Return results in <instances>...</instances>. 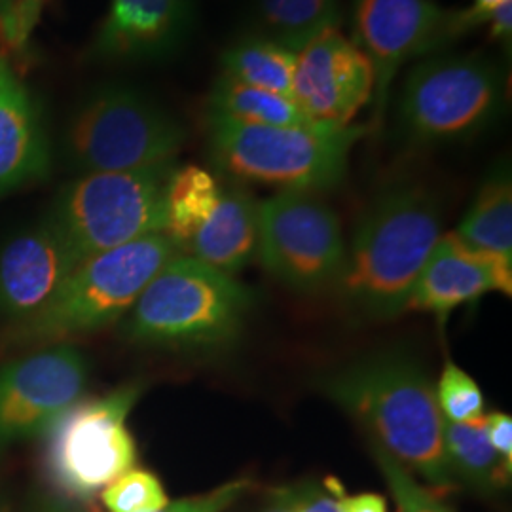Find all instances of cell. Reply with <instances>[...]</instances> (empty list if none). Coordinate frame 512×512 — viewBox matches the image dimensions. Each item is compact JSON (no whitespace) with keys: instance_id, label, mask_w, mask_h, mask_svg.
<instances>
[{"instance_id":"obj_14","label":"cell","mask_w":512,"mask_h":512,"mask_svg":"<svg viewBox=\"0 0 512 512\" xmlns=\"http://www.w3.org/2000/svg\"><path fill=\"white\" fill-rule=\"evenodd\" d=\"M80 260L46 219L0 247V321H23L42 310Z\"/></svg>"},{"instance_id":"obj_8","label":"cell","mask_w":512,"mask_h":512,"mask_svg":"<svg viewBox=\"0 0 512 512\" xmlns=\"http://www.w3.org/2000/svg\"><path fill=\"white\" fill-rule=\"evenodd\" d=\"M173 171L175 162L80 175L57 194L46 217L80 262L160 234L165 230V192Z\"/></svg>"},{"instance_id":"obj_26","label":"cell","mask_w":512,"mask_h":512,"mask_svg":"<svg viewBox=\"0 0 512 512\" xmlns=\"http://www.w3.org/2000/svg\"><path fill=\"white\" fill-rule=\"evenodd\" d=\"M372 452L376 463L395 497L401 512H454L435 490H427L418 484L401 461L393 458L378 442L372 440Z\"/></svg>"},{"instance_id":"obj_25","label":"cell","mask_w":512,"mask_h":512,"mask_svg":"<svg viewBox=\"0 0 512 512\" xmlns=\"http://www.w3.org/2000/svg\"><path fill=\"white\" fill-rule=\"evenodd\" d=\"M110 512H156L169 503L162 482L143 469H131L118 476L101 492Z\"/></svg>"},{"instance_id":"obj_36","label":"cell","mask_w":512,"mask_h":512,"mask_svg":"<svg viewBox=\"0 0 512 512\" xmlns=\"http://www.w3.org/2000/svg\"><path fill=\"white\" fill-rule=\"evenodd\" d=\"M0 512H8V509H6L2 503H0Z\"/></svg>"},{"instance_id":"obj_16","label":"cell","mask_w":512,"mask_h":512,"mask_svg":"<svg viewBox=\"0 0 512 512\" xmlns=\"http://www.w3.org/2000/svg\"><path fill=\"white\" fill-rule=\"evenodd\" d=\"M52 150L37 103L0 50V194L42 181Z\"/></svg>"},{"instance_id":"obj_29","label":"cell","mask_w":512,"mask_h":512,"mask_svg":"<svg viewBox=\"0 0 512 512\" xmlns=\"http://www.w3.org/2000/svg\"><path fill=\"white\" fill-rule=\"evenodd\" d=\"M505 2H511V0H473L471 6L467 8H461L458 12H448L446 25H444L446 44L471 31H476L482 25H488L492 14Z\"/></svg>"},{"instance_id":"obj_19","label":"cell","mask_w":512,"mask_h":512,"mask_svg":"<svg viewBox=\"0 0 512 512\" xmlns=\"http://www.w3.org/2000/svg\"><path fill=\"white\" fill-rule=\"evenodd\" d=\"M456 236L469 247L512 258V181L509 165L495 167L459 222Z\"/></svg>"},{"instance_id":"obj_20","label":"cell","mask_w":512,"mask_h":512,"mask_svg":"<svg viewBox=\"0 0 512 512\" xmlns=\"http://www.w3.org/2000/svg\"><path fill=\"white\" fill-rule=\"evenodd\" d=\"M217 179L198 165L175 167L165 192V236L186 251L220 200Z\"/></svg>"},{"instance_id":"obj_11","label":"cell","mask_w":512,"mask_h":512,"mask_svg":"<svg viewBox=\"0 0 512 512\" xmlns=\"http://www.w3.org/2000/svg\"><path fill=\"white\" fill-rule=\"evenodd\" d=\"M90 363L63 342L38 348L0 366V452L42 437L86 391Z\"/></svg>"},{"instance_id":"obj_34","label":"cell","mask_w":512,"mask_h":512,"mask_svg":"<svg viewBox=\"0 0 512 512\" xmlns=\"http://www.w3.org/2000/svg\"><path fill=\"white\" fill-rule=\"evenodd\" d=\"M490 27V37L492 40L501 42L503 46L511 48L512 42V0L499 6L488 21Z\"/></svg>"},{"instance_id":"obj_3","label":"cell","mask_w":512,"mask_h":512,"mask_svg":"<svg viewBox=\"0 0 512 512\" xmlns=\"http://www.w3.org/2000/svg\"><path fill=\"white\" fill-rule=\"evenodd\" d=\"M181 255L164 232L82 260L54 298L4 334L14 348H46L103 329L126 315L152 277Z\"/></svg>"},{"instance_id":"obj_32","label":"cell","mask_w":512,"mask_h":512,"mask_svg":"<svg viewBox=\"0 0 512 512\" xmlns=\"http://www.w3.org/2000/svg\"><path fill=\"white\" fill-rule=\"evenodd\" d=\"M285 495L283 507H289L298 512H340L338 509V499H332L329 495L319 494L315 490H306V492H279Z\"/></svg>"},{"instance_id":"obj_31","label":"cell","mask_w":512,"mask_h":512,"mask_svg":"<svg viewBox=\"0 0 512 512\" xmlns=\"http://www.w3.org/2000/svg\"><path fill=\"white\" fill-rule=\"evenodd\" d=\"M486 435L495 452L512 463V418L505 412H494L484 416Z\"/></svg>"},{"instance_id":"obj_17","label":"cell","mask_w":512,"mask_h":512,"mask_svg":"<svg viewBox=\"0 0 512 512\" xmlns=\"http://www.w3.org/2000/svg\"><path fill=\"white\" fill-rule=\"evenodd\" d=\"M190 27L186 0H112L93 44L103 59H158L181 46Z\"/></svg>"},{"instance_id":"obj_15","label":"cell","mask_w":512,"mask_h":512,"mask_svg":"<svg viewBox=\"0 0 512 512\" xmlns=\"http://www.w3.org/2000/svg\"><path fill=\"white\" fill-rule=\"evenodd\" d=\"M495 291L511 296L512 258L473 249L448 232L427 258L406 311L435 313L442 323L458 306Z\"/></svg>"},{"instance_id":"obj_33","label":"cell","mask_w":512,"mask_h":512,"mask_svg":"<svg viewBox=\"0 0 512 512\" xmlns=\"http://www.w3.org/2000/svg\"><path fill=\"white\" fill-rule=\"evenodd\" d=\"M340 512H387L384 497L378 494L348 495L340 494L338 499Z\"/></svg>"},{"instance_id":"obj_7","label":"cell","mask_w":512,"mask_h":512,"mask_svg":"<svg viewBox=\"0 0 512 512\" xmlns=\"http://www.w3.org/2000/svg\"><path fill=\"white\" fill-rule=\"evenodd\" d=\"M505 103V71L488 55L429 57L404 78L395 105L397 135L418 147L469 139L490 128Z\"/></svg>"},{"instance_id":"obj_30","label":"cell","mask_w":512,"mask_h":512,"mask_svg":"<svg viewBox=\"0 0 512 512\" xmlns=\"http://www.w3.org/2000/svg\"><path fill=\"white\" fill-rule=\"evenodd\" d=\"M44 0H16L10 14L0 21V33L12 46H25L37 25Z\"/></svg>"},{"instance_id":"obj_23","label":"cell","mask_w":512,"mask_h":512,"mask_svg":"<svg viewBox=\"0 0 512 512\" xmlns=\"http://www.w3.org/2000/svg\"><path fill=\"white\" fill-rule=\"evenodd\" d=\"M222 74L258 90L293 97L296 52L274 40L245 37L220 55Z\"/></svg>"},{"instance_id":"obj_12","label":"cell","mask_w":512,"mask_h":512,"mask_svg":"<svg viewBox=\"0 0 512 512\" xmlns=\"http://www.w3.org/2000/svg\"><path fill=\"white\" fill-rule=\"evenodd\" d=\"M355 44L374 69V107L380 122L404 63L446 46L448 12L435 0H353Z\"/></svg>"},{"instance_id":"obj_10","label":"cell","mask_w":512,"mask_h":512,"mask_svg":"<svg viewBox=\"0 0 512 512\" xmlns=\"http://www.w3.org/2000/svg\"><path fill=\"white\" fill-rule=\"evenodd\" d=\"M264 268L294 291L338 283L348 247L338 215L313 192L281 190L258 207V247Z\"/></svg>"},{"instance_id":"obj_35","label":"cell","mask_w":512,"mask_h":512,"mask_svg":"<svg viewBox=\"0 0 512 512\" xmlns=\"http://www.w3.org/2000/svg\"><path fill=\"white\" fill-rule=\"evenodd\" d=\"M14 2H16V0H0V21L10 14Z\"/></svg>"},{"instance_id":"obj_24","label":"cell","mask_w":512,"mask_h":512,"mask_svg":"<svg viewBox=\"0 0 512 512\" xmlns=\"http://www.w3.org/2000/svg\"><path fill=\"white\" fill-rule=\"evenodd\" d=\"M442 437L454 473L484 490L503 488L511 480L512 463L501 458L486 435L484 416L454 423L444 420Z\"/></svg>"},{"instance_id":"obj_21","label":"cell","mask_w":512,"mask_h":512,"mask_svg":"<svg viewBox=\"0 0 512 512\" xmlns=\"http://www.w3.org/2000/svg\"><path fill=\"white\" fill-rule=\"evenodd\" d=\"M260 37L300 52L327 29L340 25L338 0H256Z\"/></svg>"},{"instance_id":"obj_27","label":"cell","mask_w":512,"mask_h":512,"mask_svg":"<svg viewBox=\"0 0 512 512\" xmlns=\"http://www.w3.org/2000/svg\"><path fill=\"white\" fill-rule=\"evenodd\" d=\"M440 414L446 421L465 423L478 420L486 410L484 395L475 380L454 363L444 366L435 389Z\"/></svg>"},{"instance_id":"obj_28","label":"cell","mask_w":512,"mask_h":512,"mask_svg":"<svg viewBox=\"0 0 512 512\" xmlns=\"http://www.w3.org/2000/svg\"><path fill=\"white\" fill-rule=\"evenodd\" d=\"M251 488H253V482L249 478L230 480L207 494L192 495V497L167 503L164 509L156 512H226L230 507H234Z\"/></svg>"},{"instance_id":"obj_37","label":"cell","mask_w":512,"mask_h":512,"mask_svg":"<svg viewBox=\"0 0 512 512\" xmlns=\"http://www.w3.org/2000/svg\"><path fill=\"white\" fill-rule=\"evenodd\" d=\"M46 512H61V511H46Z\"/></svg>"},{"instance_id":"obj_18","label":"cell","mask_w":512,"mask_h":512,"mask_svg":"<svg viewBox=\"0 0 512 512\" xmlns=\"http://www.w3.org/2000/svg\"><path fill=\"white\" fill-rule=\"evenodd\" d=\"M258 207L249 190L222 188L215 211L186 247L188 255L222 274H238L256 255Z\"/></svg>"},{"instance_id":"obj_9","label":"cell","mask_w":512,"mask_h":512,"mask_svg":"<svg viewBox=\"0 0 512 512\" xmlns=\"http://www.w3.org/2000/svg\"><path fill=\"white\" fill-rule=\"evenodd\" d=\"M139 395L141 387L131 384L101 399H80L42 435L46 475L61 494L90 499L135 467L128 418Z\"/></svg>"},{"instance_id":"obj_4","label":"cell","mask_w":512,"mask_h":512,"mask_svg":"<svg viewBox=\"0 0 512 512\" xmlns=\"http://www.w3.org/2000/svg\"><path fill=\"white\" fill-rule=\"evenodd\" d=\"M251 306V291L232 275L177 255L131 306L124 332L148 346L220 348L238 336Z\"/></svg>"},{"instance_id":"obj_5","label":"cell","mask_w":512,"mask_h":512,"mask_svg":"<svg viewBox=\"0 0 512 512\" xmlns=\"http://www.w3.org/2000/svg\"><path fill=\"white\" fill-rule=\"evenodd\" d=\"M370 126L272 128L209 112V156L222 173L283 190L321 192L342 183L349 154Z\"/></svg>"},{"instance_id":"obj_1","label":"cell","mask_w":512,"mask_h":512,"mask_svg":"<svg viewBox=\"0 0 512 512\" xmlns=\"http://www.w3.org/2000/svg\"><path fill=\"white\" fill-rule=\"evenodd\" d=\"M323 391L361 421L393 458L420 473L435 490H450L456 473L446 454L435 387L403 355H378L323 382Z\"/></svg>"},{"instance_id":"obj_22","label":"cell","mask_w":512,"mask_h":512,"mask_svg":"<svg viewBox=\"0 0 512 512\" xmlns=\"http://www.w3.org/2000/svg\"><path fill=\"white\" fill-rule=\"evenodd\" d=\"M209 109L243 124L272 128H319L300 110L293 97L258 90L224 74H220L213 86Z\"/></svg>"},{"instance_id":"obj_13","label":"cell","mask_w":512,"mask_h":512,"mask_svg":"<svg viewBox=\"0 0 512 512\" xmlns=\"http://www.w3.org/2000/svg\"><path fill=\"white\" fill-rule=\"evenodd\" d=\"M293 99L315 126L344 129L374 99V69L340 29H327L296 54Z\"/></svg>"},{"instance_id":"obj_6","label":"cell","mask_w":512,"mask_h":512,"mask_svg":"<svg viewBox=\"0 0 512 512\" xmlns=\"http://www.w3.org/2000/svg\"><path fill=\"white\" fill-rule=\"evenodd\" d=\"M184 141L186 129L164 107L135 88L109 84L78 103L61 154L80 175L135 171L175 162Z\"/></svg>"},{"instance_id":"obj_2","label":"cell","mask_w":512,"mask_h":512,"mask_svg":"<svg viewBox=\"0 0 512 512\" xmlns=\"http://www.w3.org/2000/svg\"><path fill=\"white\" fill-rule=\"evenodd\" d=\"M442 236L440 203L420 184L385 190L368 209L338 279L349 308L391 319L406 302Z\"/></svg>"}]
</instances>
